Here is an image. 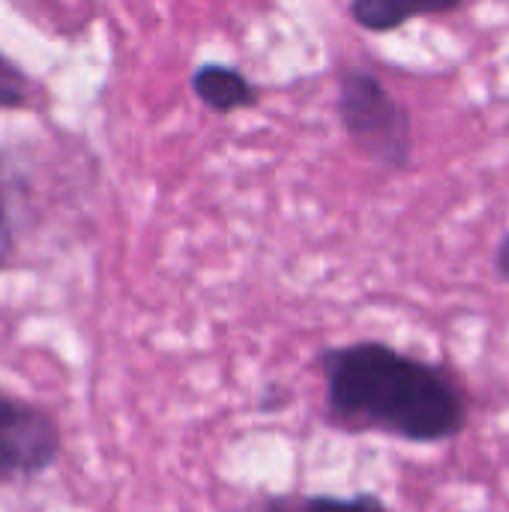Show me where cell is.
<instances>
[{"mask_svg": "<svg viewBox=\"0 0 509 512\" xmlns=\"http://www.w3.org/2000/svg\"><path fill=\"white\" fill-rule=\"evenodd\" d=\"M246 512H390V507L372 495L360 492L351 498L339 495H267L255 501Z\"/></svg>", "mask_w": 509, "mask_h": 512, "instance_id": "cell-6", "label": "cell"}, {"mask_svg": "<svg viewBox=\"0 0 509 512\" xmlns=\"http://www.w3.org/2000/svg\"><path fill=\"white\" fill-rule=\"evenodd\" d=\"M63 450L57 420L0 387V483L30 480L54 468Z\"/></svg>", "mask_w": 509, "mask_h": 512, "instance_id": "cell-3", "label": "cell"}, {"mask_svg": "<svg viewBox=\"0 0 509 512\" xmlns=\"http://www.w3.org/2000/svg\"><path fill=\"white\" fill-rule=\"evenodd\" d=\"M195 96L216 114H231L240 108H252L258 102L255 84L234 66L222 63H204L192 75Z\"/></svg>", "mask_w": 509, "mask_h": 512, "instance_id": "cell-4", "label": "cell"}, {"mask_svg": "<svg viewBox=\"0 0 509 512\" xmlns=\"http://www.w3.org/2000/svg\"><path fill=\"white\" fill-rule=\"evenodd\" d=\"M27 93H30L27 75L6 54H0V108L27 105Z\"/></svg>", "mask_w": 509, "mask_h": 512, "instance_id": "cell-7", "label": "cell"}, {"mask_svg": "<svg viewBox=\"0 0 509 512\" xmlns=\"http://www.w3.org/2000/svg\"><path fill=\"white\" fill-rule=\"evenodd\" d=\"M465 0H351V18L372 33H390L411 18L447 15Z\"/></svg>", "mask_w": 509, "mask_h": 512, "instance_id": "cell-5", "label": "cell"}, {"mask_svg": "<svg viewBox=\"0 0 509 512\" xmlns=\"http://www.w3.org/2000/svg\"><path fill=\"white\" fill-rule=\"evenodd\" d=\"M495 273H498L501 282L509 285V231L501 237V243L495 249Z\"/></svg>", "mask_w": 509, "mask_h": 512, "instance_id": "cell-9", "label": "cell"}, {"mask_svg": "<svg viewBox=\"0 0 509 512\" xmlns=\"http://www.w3.org/2000/svg\"><path fill=\"white\" fill-rule=\"evenodd\" d=\"M339 120L351 144L378 168L402 171L414 156L408 108L369 69H345L339 78Z\"/></svg>", "mask_w": 509, "mask_h": 512, "instance_id": "cell-2", "label": "cell"}, {"mask_svg": "<svg viewBox=\"0 0 509 512\" xmlns=\"http://www.w3.org/2000/svg\"><path fill=\"white\" fill-rule=\"evenodd\" d=\"M15 252V237H12V225H9V213H6V198L0 192V270L9 264Z\"/></svg>", "mask_w": 509, "mask_h": 512, "instance_id": "cell-8", "label": "cell"}, {"mask_svg": "<svg viewBox=\"0 0 509 512\" xmlns=\"http://www.w3.org/2000/svg\"><path fill=\"white\" fill-rule=\"evenodd\" d=\"M327 423L348 435L444 444L468 429V396L456 375L387 342H351L318 357Z\"/></svg>", "mask_w": 509, "mask_h": 512, "instance_id": "cell-1", "label": "cell"}]
</instances>
